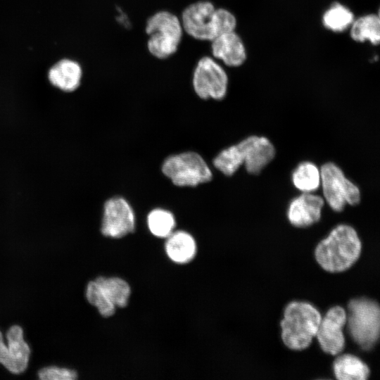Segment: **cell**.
Wrapping results in <instances>:
<instances>
[{
	"label": "cell",
	"instance_id": "21",
	"mask_svg": "<svg viewBox=\"0 0 380 380\" xmlns=\"http://www.w3.org/2000/svg\"><path fill=\"white\" fill-rule=\"evenodd\" d=\"M355 19L352 11L340 3H334L323 13L322 21L324 27L334 32L349 30Z\"/></svg>",
	"mask_w": 380,
	"mask_h": 380
},
{
	"label": "cell",
	"instance_id": "25",
	"mask_svg": "<svg viewBox=\"0 0 380 380\" xmlns=\"http://www.w3.org/2000/svg\"><path fill=\"white\" fill-rule=\"evenodd\" d=\"M215 37L232 31H236L237 19L228 8L216 7L213 15Z\"/></svg>",
	"mask_w": 380,
	"mask_h": 380
},
{
	"label": "cell",
	"instance_id": "6",
	"mask_svg": "<svg viewBox=\"0 0 380 380\" xmlns=\"http://www.w3.org/2000/svg\"><path fill=\"white\" fill-rule=\"evenodd\" d=\"M191 82L199 99L221 101L228 91L229 76L219 61L205 54L196 61L191 72Z\"/></svg>",
	"mask_w": 380,
	"mask_h": 380
},
{
	"label": "cell",
	"instance_id": "18",
	"mask_svg": "<svg viewBox=\"0 0 380 380\" xmlns=\"http://www.w3.org/2000/svg\"><path fill=\"white\" fill-rule=\"evenodd\" d=\"M351 39L357 42H369L376 46L380 42L379 13H369L355 18L350 28Z\"/></svg>",
	"mask_w": 380,
	"mask_h": 380
},
{
	"label": "cell",
	"instance_id": "8",
	"mask_svg": "<svg viewBox=\"0 0 380 380\" xmlns=\"http://www.w3.org/2000/svg\"><path fill=\"white\" fill-rule=\"evenodd\" d=\"M215 8L211 0H196L186 5L179 14L184 34L203 42H210L215 39L213 15Z\"/></svg>",
	"mask_w": 380,
	"mask_h": 380
},
{
	"label": "cell",
	"instance_id": "15",
	"mask_svg": "<svg viewBox=\"0 0 380 380\" xmlns=\"http://www.w3.org/2000/svg\"><path fill=\"white\" fill-rule=\"evenodd\" d=\"M164 244L167 257L174 263L185 265L192 261L197 253L194 237L184 230H175L165 239Z\"/></svg>",
	"mask_w": 380,
	"mask_h": 380
},
{
	"label": "cell",
	"instance_id": "1",
	"mask_svg": "<svg viewBox=\"0 0 380 380\" xmlns=\"http://www.w3.org/2000/svg\"><path fill=\"white\" fill-rule=\"evenodd\" d=\"M362 243L355 229L348 224L334 227L315 250L319 265L329 272H341L350 268L359 258Z\"/></svg>",
	"mask_w": 380,
	"mask_h": 380
},
{
	"label": "cell",
	"instance_id": "17",
	"mask_svg": "<svg viewBox=\"0 0 380 380\" xmlns=\"http://www.w3.org/2000/svg\"><path fill=\"white\" fill-rule=\"evenodd\" d=\"M104 296L116 308H124L128 305L132 289L127 280L119 277H99L94 279Z\"/></svg>",
	"mask_w": 380,
	"mask_h": 380
},
{
	"label": "cell",
	"instance_id": "2",
	"mask_svg": "<svg viewBox=\"0 0 380 380\" xmlns=\"http://www.w3.org/2000/svg\"><path fill=\"white\" fill-rule=\"evenodd\" d=\"M144 31L147 52L160 61L174 56L184 37L179 15L167 9H159L148 15Z\"/></svg>",
	"mask_w": 380,
	"mask_h": 380
},
{
	"label": "cell",
	"instance_id": "4",
	"mask_svg": "<svg viewBox=\"0 0 380 380\" xmlns=\"http://www.w3.org/2000/svg\"><path fill=\"white\" fill-rule=\"evenodd\" d=\"M346 322L355 342L363 350H370L378 341L380 333V309L371 299H352L348 304Z\"/></svg>",
	"mask_w": 380,
	"mask_h": 380
},
{
	"label": "cell",
	"instance_id": "11",
	"mask_svg": "<svg viewBox=\"0 0 380 380\" xmlns=\"http://www.w3.org/2000/svg\"><path fill=\"white\" fill-rule=\"evenodd\" d=\"M248 173L258 175L273 160L275 148L265 137L250 136L237 144Z\"/></svg>",
	"mask_w": 380,
	"mask_h": 380
},
{
	"label": "cell",
	"instance_id": "14",
	"mask_svg": "<svg viewBox=\"0 0 380 380\" xmlns=\"http://www.w3.org/2000/svg\"><path fill=\"white\" fill-rule=\"evenodd\" d=\"M83 70L79 62L70 58H62L48 70L47 77L55 88L66 93L76 91L81 85Z\"/></svg>",
	"mask_w": 380,
	"mask_h": 380
},
{
	"label": "cell",
	"instance_id": "12",
	"mask_svg": "<svg viewBox=\"0 0 380 380\" xmlns=\"http://www.w3.org/2000/svg\"><path fill=\"white\" fill-rule=\"evenodd\" d=\"M209 43L210 56L227 67L239 68L247 58L245 44L236 31L221 34Z\"/></svg>",
	"mask_w": 380,
	"mask_h": 380
},
{
	"label": "cell",
	"instance_id": "20",
	"mask_svg": "<svg viewBox=\"0 0 380 380\" xmlns=\"http://www.w3.org/2000/svg\"><path fill=\"white\" fill-rule=\"evenodd\" d=\"M292 182L302 193H312L320 186V170L312 162H302L292 173Z\"/></svg>",
	"mask_w": 380,
	"mask_h": 380
},
{
	"label": "cell",
	"instance_id": "16",
	"mask_svg": "<svg viewBox=\"0 0 380 380\" xmlns=\"http://www.w3.org/2000/svg\"><path fill=\"white\" fill-rule=\"evenodd\" d=\"M9 352L8 371L19 374L27 367L30 349L23 339V331L18 325L12 326L6 334Z\"/></svg>",
	"mask_w": 380,
	"mask_h": 380
},
{
	"label": "cell",
	"instance_id": "13",
	"mask_svg": "<svg viewBox=\"0 0 380 380\" xmlns=\"http://www.w3.org/2000/svg\"><path fill=\"white\" fill-rule=\"evenodd\" d=\"M324 200L312 193H302L288 206L287 218L296 227H307L319 221Z\"/></svg>",
	"mask_w": 380,
	"mask_h": 380
},
{
	"label": "cell",
	"instance_id": "22",
	"mask_svg": "<svg viewBox=\"0 0 380 380\" xmlns=\"http://www.w3.org/2000/svg\"><path fill=\"white\" fill-rule=\"evenodd\" d=\"M146 224L153 236L159 239H166L175 231L176 219L170 210L156 208L148 213Z\"/></svg>",
	"mask_w": 380,
	"mask_h": 380
},
{
	"label": "cell",
	"instance_id": "7",
	"mask_svg": "<svg viewBox=\"0 0 380 380\" xmlns=\"http://www.w3.org/2000/svg\"><path fill=\"white\" fill-rule=\"evenodd\" d=\"M319 170L324 200L334 211H343L346 204L360 203V189L345 176L337 165L328 162L322 165Z\"/></svg>",
	"mask_w": 380,
	"mask_h": 380
},
{
	"label": "cell",
	"instance_id": "9",
	"mask_svg": "<svg viewBox=\"0 0 380 380\" xmlns=\"http://www.w3.org/2000/svg\"><path fill=\"white\" fill-rule=\"evenodd\" d=\"M135 214L129 203L123 197L113 196L103 205L101 232L112 239H121L134 232Z\"/></svg>",
	"mask_w": 380,
	"mask_h": 380
},
{
	"label": "cell",
	"instance_id": "26",
	"mask_svg": "<svg viewBox=\"0 0 380 380\" xmlns=\"http://www.w3.org/2000/svg\"><path fill=\"white\" fill-rule=\"evenodd\" d=\"M38 375L42 380H73L77 376L75 370L57 367L43 368L39 370Z\"/></svg>",
	"mask_w": 380,
	"mask_h": 380
},
{
	"label": "cell",
	"instance_id": "19",
	"mask_svg": "<svg viewBox=\"0 0 380 380\" xmlns=\"http://www.w3.org/2000/svg\"><path fill=\"white\" fill-rule=\"evenodd\" d=\"M333 367L338 380H366L369 376L367 365L351 354L338 356L334 362Z\"/></svg>",
	"mask_w": 380,
	"mask_h": 380
},
{
	"label": "cell",
	"instance_id": "3",
	"mask_svg": "<svg viewBox=\"0 0 380 380\" xmlns=\"http://www.w3.org/2000/svg\"><path fill=\"white\" fill-rule=\"evenodd\" d=\"M321 319L320 312L310 303L291 302L285 308L280 323L284 343L291 350L307 348L316 335Z\"/></svg>",
	"mask_w": 380,
	"mask_h": 380
},
{
	"label": "cell",
	"instance_id": "5",
	"mask_svg": "<svg viewBox=\"0 0 380 380\" xmlns=\"http://www.w3.org/2000/svg\"><path fill=\"white\" fill-rule=\"evenodd\" d=\"M161 170L172 183L180 187L196 186L210 182L213 173L204 158L194 151H185L167 157Z\"/></svg>",
	"mask_w": 380,
	"mask_h": 380
},
{
	"label": "cell",
	"instance_id": "10",
	"mask_svg": "<svg viewBox=\"0 0 380 380\" xmlns=\"http://www.w3.org/2000/svg\"><path fill=\"white\" fill-rule=\"evenodd\" d=\"M346 324V312L340 306L330 308L321 319L315 336L324 352L332 355L342 352L345 347L343 328Z\"/></svg>",
	"mask_w": 380,
	"mask_h": 380
},
{
	"label": "cell",
	"instance_id": "27",
	"mask_svg": "<svg viewBox=\"0 0 380 380\" xmlns=\"http://www.w3.org/2000/svg\"><path fill=\"white\" fill-rule=\"evenodd\" d=\"M0 363L2 364L6 369L9 365V352L8 347L5 345L2 337V334L0 331Z\"/></svg>",
	"mask_w": 380,
	"mask_h": 380
},
{
	"label": "cell",
	"instance_id": "23",
	"mask_svg": "<svg viewBox=\"0 0 380 380\" xmlns=\"http://www.w3.org/2000/svg\"><path fill=\"white\" fill-rule=\"evenodd\" d=\"M214 167L226 176H232L243 165L239 148L236 144L222 150L213 159Z\"/></svg>",
	"mask_w": 380,
	"mask_h": 380
},
{
	"label": "cell",
	"instance_id": "24",
	"mask_svg": "<svg viewBox=\"0 0 380 380\" xmlns=\"http://www.w3.org/2000/svg\"><path fill=\"white\" fill-rule=\"evenodd\" d=\"M86 297L103 317L113 316L116 312L115 306L109 302L103 294L95 280L90 281L87 286Z\"/></svg>",
	"mask_w": 380,
	"mask_h": 380
}]
</instances>
